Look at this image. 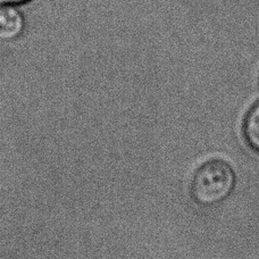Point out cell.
I'll return each mask as SVG.
<instances>
[{"label":"cell","mask_w":259,"mask_h":259,"mask_svg":"<svg viewBox=\"0 0 259 259\" xmlns=\"http://www.w3.org/2000/svg\"><path fill=\"white\" fill-rule=\"evenodd\" d=\"M237 175L232 166L221 158L202 163L194 170L190 183L191 197L198 205L214 207L232 194Z\"/></svg>","instance_id":"obj_1"},{"label":"cell","mask_w":259,"mask_h":259,"mask_svg":"<svg viewBox=\"0 0 259 259\" xmlns=\"http://www.w3.org/2000/svg\"><path fill=\"white\" fill-rule=\"evenodd\" d=\"M24 17L15 6H0V40L12 41L20 38L24 31Z\"/></svg>","instance_id":"obj_2"},{"label":"cell","mask_w":259,"mask_h":259,"mask_svg":"<svg viewBox=\"0 0 259 259\" xmlns=\"http://www.w3.org/2000/svg\"><path fill=\"white\" fill-rule=\"evenodd\" d=\"M243 134L251 149L259 154V101L246 115L243 121Z\"/></svg>","instance_id":"obj_3"},{"label":"cell","mask_w":259,"mask_h":259,"mask_svg":"<svg viewBox=\"0 0 259 259\" xmlns=\"http://www.w3.org/2000/svg\"><path fill=\"white\" fill-rule=\"evenodd\" d=\"M30 2V0H0V6L2 5H9V6H16V5H21Z\"/></svg>","instance_id":"obj_4"},{"label":"cell","mask_w":259,"mask_h":259,"mask_svg":"<svg viewBox=\"0 0 259 259\" xmlns=\"http://www.w3.org/2000/svg\"><path fill=\"white\" fill-rule=\"evenodd\" d=\"M258 85H259V74H258Z\"/></svg>","instance_id":"obj_5"}]
</instances>
